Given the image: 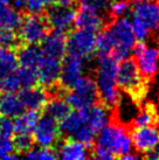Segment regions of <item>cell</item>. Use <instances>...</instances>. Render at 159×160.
Wrapping results in <instances>:
<instances>
[{
  "label": "cell",
  "mask_w": 159,
  "mask_h": 160,
  "mask_svg": "<svg viewBox=\"0 0 159 160\" xmlns=\"http://www.w3.org/2000/svg\"><path fill=\"white\" fill-rule=\"evenodd\" d=\"M98 64L95 71V83L97 88L98 99L111 110L117 109L121 101L119 88L117 87L118 61L111 55L98 58Z\"/></svg>",
  "instance_id": "6da1fadb"
},
{
  "label": "cell",
  "mask_w": 159,
  "mask_h": 160,
  "mask_svg": "<svg viewBox=\"0 0 159 160\" xmlns=\"http://www.w3.org/2000/svg\"><path fill=\"white\" fill-rule=\"evenodd\" d=\"M149 82L141 74L137 63L133 58H124L118 63L117 87L131 97L136 104L141 103L147 93Z\"/></svg>",
  "instance_id": "7a4b0ae2"
},
{
  "label": "cell",
  "mask_w": 159,
  "mask_h": 160,
  "mask_svg": "<svg viewBox=\"0 0 159 160\" xmlns=\"http://www.w3.org/2000/svg\"><path fill=\"white\" fill-rule=\"evenodd\" d=\"M131 26L137 41H145L159 21V2L156 0H135L131 4Z\"/></svg>",
  "instance_id": "3957f363"
},
{
  "label": "cell",
  "mask_w": 159,
  "mask_h": 160,
  "mask_svg": "<svg viewBox=\"0 0 159 160\" xmlns=\"http://www.w3.org/2000/svg\"><path fill=\"white\" fill-rule=\"evenodd\" d=\"M95 144L108 148L115 154L116 158H121L124 154L132 152V140L128 130L122 123L111 119L104 125L95 138Z\"/></svg>",
  "instance_id": "277c9868"
},
{
  "label": "cell",
  "mask_w": 159,
  "mask_h": 160,
  "mask_svg": "<svg viewBox=\"0 0 159 160\" xmlns=\"http://www.w3.org/2000/svg\"><path fill=\"white\" fill-rule=\"evenodd\" d=\"M110 32L114 49L111 56L117 61L128 58L132 52L133 45L136 43V36L133 34L131 21L126 17L112 19V21L106 27Z\"/></svg>",
  "instance_id": "5b68a950"
},
{
  "label": "cell",
  "mask_w": 159,
  "mask_h": 160,
  "mask_svg": "<svg viewBox=\"0 0 159 160\" xmlns=\"http://www.w3.org/2000/svg\"><path fill=\"white\" fill-rule=\"evenodd\" d=\"M64 98L74 110H81L93 105L98 101L95 80L89 76H81L70 89L66 91Z\"/></svg>",
  "instance_id": "8992f818"
},
{
  "label": "cell",
  "mask_w": 159,
  "mask_h": 160,
  "mask_svg": "<svg viewBox=\"0 0 159 160\" xmlns=\"http://www.w3.org/2000/svg\"><path fill=\"white\" fill-rule=\"evenodd\" d=\"M50 28L44 14L27 13L22 15L19 36L23 45H40Z\"/></svg>",
  "instance_id": "52a82bcc"
},
{
  "label": "cell",
  "mask_w": 159,
  "mask_h": 160,
  "mask_svg": "<svg viewBox=\"0 0 159 160\" xmlns=\"http://www.w3.org/2000/svg\"><path fill=\"white\" fill-rule=\"evenodd\" d=\"M61 131L59 128V122L53 117L46 115L40 116L35 128L33 130V139L38 146L41 147H58L59 142H61Z\"/></svg>",
  "instance_id": "ba28073f"
},
{
  "label": "cell",
  "mask_w": 159,
  "mask_h": 160,
  "mask_svg": "<svg viewBox=\"0 0 159 160\" xmlns=\"http://www.w3.org/2000/svg\"><path fill=\"white\" fill-rule=\"evenodd\" d=\"M135 61L141 74L147 81L153 78L159 71V54L158 49L147 47L144 41H137L133 45L132 52Z\"/></svg>",
  "instance_id": "9c48e42d"
},
{
  "label": "cell",
  "mask_w": 159,
  "mask_h": 160,
  "mask_svg": "<svg viewBox=\"0 0 159 160\" xmlns=\"http://www.w3.org/2000/svg\"><path fill=\"white\" fill-rule=\"evenodd\" d=\"M95 45L96 33L94 32L76 28L74 31H69L66 35L67 53L89 58L95 54Z\"/></svg>",
  "instance_id": "30bf717a"
},
{
  "label": "cell",
  "mask_w": 159,
  "mask_h": 160,
  "mask_svg": "<svg viewBox=\"0 0 159 160\" xmlns=\"http://www.w3.org/2000/svg\"><path fill=\"white\" fill-rule=\"evenodd\" d=\"M85 70V58L76 54L66 53L61 61V74L59 84L61 88L68 90L74 85L81 76H83Z\"/></svg>",
  "instance_id": "8fae6325"
},
{
  "label": "cell",
  "mask_w": 159,
  "mask_h": 160,
  "mask_svg": "<svg viewBox=\"0 0 159 160\" xmlns=\"http://www.w3.org/2000/svg\"><path fill=\"white\" fill-rule=\"evenodd\" d=\"M77 9L75 6H55L52 5L47 8L44 17L47 19L52 31L67 34L74 25Z\"/></svg>",
  "instance_id": "7c38bea8"
},
{
  "label": "cell",
  "mask_w": 159,
  "mask_h": 160,
  "mask_svg": "<svg viewBox=\"0 0 159 160\" xmlns=\"http://www.w3.org/2000/svg\"><path fill=\"white\" fill-rule=\"evenodd\" d=\"M132 146L139 153H147L159 144V126L149 125L141 128H132L130 130Z\"/></svg>",
  "instance_id": "4fadbf2b"
},
{
  "label": "cell",
  "mask_w": 159,
  "mask_h": 160,
  "mask_svg": "<svg viewBox=\"0 0 159 160\" xmlns=\"http://www.w3.org/2000/svg\"><path fill=\"white\" fill-rule=\"evenodd\" d=\"M61 61L59 58L46 56L42 54L38 64V83L44 89L58 84L61 74Z\"/></svg>",
  "instance_id": "5bb4252c"
},
{
  "label": "cell",
  "mask_w": 159,
  "mask_h": 160,
  "mask_svg": "<svg viewBox=\"0 0 159 160\" xmlns=\"http://www.w3.org/2000/svg\"><path fill=\"white\" fill-rule=\"evenodd\" d=\"M18 96L25 109L35 110V111H44V107L49 99L47 90L40 84L22 87L19 89Z\"/></svg>",
  "instance_id": "9a60e30c"
},
{
  "label": "cell",
  "mask_w": 159,
  "mask_h": 160,
  "mask_svg": "<svg viewBox=\"0 0 159 160\" xmlns=\"http://www.w3.org/2000/svg\"><path fill=\"white\" fill-rule=\"evenodd\" d=\"M74 26L75 28L90 31L97 34L101 29L104 28L105 21L98 11L81 6V9L76 12Z\"/></svg>",
  "instance_id": "2e32d148"
},
{
  "label": "cell",
  "mask_w": 159,
  "mask_h": 160,
  "mask_svg": "<svg viewBox=\"0 0 159 160\" xmlns=\"http://www.w3.org/2000/svg\"><path fill=\"white\" fill-rule=\"evenodd\" d=\"M56 152L58 158L64 160H84L90 157L88 145L73 138H68L66 140H62V142H59Z\"/></svg>",
  "instance_id": "e0dca14e"
},
{
  "label": "cell",
  "mask_w": 159,
  "mask_h": 160,
  "mask_svg": "<svg viewBox=\"0 0 159 160\" xmlns=\"http://www.w3.org/2000/svg\"><path fill=\"white\" fill-rule=\"evenodd\" d=\"M66 35L63 33L53 31L48 33L44 40L40 42V49L44 55L62 60L67 53Z\"/></svg>",
  "instance_id": "ac0fdd59"
},
{
  "label": "cell",
  "mask_w": 159,
  "mask_h": 160,
  "mask_svg": "<svg viewBox=\"0 0 159 160\" xmlns=\"http://www.w3.org/2000/svg\"><path fill=\"white\" fill-rule=\"evenodd\" d=\"M17 55H18L19 67L38 69V64L41 60L42 52L36 45H22L17 50Z\"/></svg>",
  "instance_id": "d6986e66"
},
{
  "label": "cell",
  "mask_w": 159,
  "mask_h": 160,
  "mask_svg": "<svg viewBox=\"0 0 159 160\" xmlns=\"http://www.w3.org/2000/svg\"><path fill=\"white\" fill-rule=\"evenodd\" d=\"M40 116H41L40 111H35V110L25 111L23 110L20 115L14 117V133H32Z\"/></svg>",
  "instance_id": "ffe728a7"
},
{
  "label": "cell",
  "mask_w": 159,
  "mask_h": 160,
  "mask_svg": "<svg viewBox=\"0 0 159 160\" xmlns=\"http://www.w3.org/2000/svg\"><path fill=\"white\" fill-rule=\"evenodd\" d=\"M25 110L18 95L13 92L4 93L0 96V115L14 118Z\"/></svg>",
  "instance_id": "44dd1931"
},
{
  "label": "cell",
  "mask_w": 159,
  "mask_h": 160,
  "mask_svg": "<svg viewBox=\"0 0 159 160\" xmlns=\"http://www.w3.org/2000/svg\"><path fill=\"white\" fill-rule=\"evenodd\" d=\"M70 111V105L63 96H52V97H49L48 102H47L44 109V112L46 115L53 117L54 119H56L58 122L61 120L62 118H64Z\"/></svg>",
  "instance_id": "7402d4cb"
},
{
  "label": "cell",
  "mask_w": 159,
  "mask_h": 160,
  "mask_svg": "<svg viewBox=\"0 0 159 160\" xmlns=\"http://www.w3.org/2000/svg\"><path fill=\"white\" fill-rule=\"evenodd\" d=\"M22 14L15 7L8 4L0 5V28H8L17 31L21 23Z\"/></svg>",
  "instance_id": "603a6c76"
},
{
  "label": "cell",
  "mask_w": 159,
  "mask_h": 160,
  "mask_svg": "<svg viewBox=\"0 0 159 160\" xmlns=\"http://www.w3.org/2000/svg\"><path fill=\"white\" fill-rule=\"evenodd\" d=\"M158 122H159L158 110L156 109L155 104L149 103L135 117V119L132 120V128L156 125L158 124Z\"/></svg>",
  "instance_id": "cb8c5ba5"
},
{
  "label": "cell",
  "mask_w": 159,
  "mask_h": 160,
  "mask_svg": "<svg viewBox=\"0 0 159 160\" xmlns=\"http://www.w3.org/2000/svg\"><path fill=\"white\" fill-rule=\"evenodd\" d=\"M14 7L27 13L42 14L50 6V0H14Z\"/></svg>",
  "instance_id": "d4e9b609"
},
{
  "label": "cell",
  "mask_w": 159,
  "mask_h": 160,
  "mask_svg": "<svg viewBox=\"0 0 159 160\" xmlns=\"http://www.w3.org/2000/svg\"><path fill=\"white\" fill-rule=\"evenodd\" d=\"M21 87V80H20V76H19L17 69L8 71L0 78V92L15 93L17 91H19Z\"/></svg>",
  "instance_id": "484cf974"
},
{
  "label": "cell",
  "mask_w": 159,
  "mask_h": 160,
  "mask_svg": "<svg viewBox=\"0 0 159 160\" xmlns=\"http://www.w3.org/2000/svg\"><path fill=\"white\" fill-rule=\"evenodd\" d=\"M23 45L20 40L19 33L14 29L8 28H0V47H6V48H12L18 50Z\"/></svg>",
  "instance_id": "4316f807"
},
{
  "label": "cell",
  "mask_w": 159,
  "mask_h": 160,
  "mask_svg": "<svg viewBox=\"0 0 159 160\" xmlns=\"http://www.w3.org/2000/svg\"><path fill=\"white\" fill-rule=\"evenodd\" d=\"M13 148L14 152L17 154H25L27 151H29L33 144H34V139L31 136V133H15V137L13 138Z\"/></svg>",
  "instance_id": "83f0119b"
},
{
  "label": "cell",
  "mask_w": 159,
  "mask_h": 160,
  "mask_svg": "<svg viewBox=\"0 0 159 160\" xmlns=\"http://www.w3.org/2000/svg\"><path fill=\"white\" fill-rule=\"evenodd\" d=\"M0 63L7 71L15 70L18 68V55L17 50L6 47H0Z\"/></svg>",
  "instance_id": "f1b7e54d"
},
{
  "label": "cell",
  "mask_w": 159,
  "mask_h": 160,
  "mask_svg": "<svg viewBox=\"0 0 159 160\" xmlns=\"http://www.w3.org/2000/svg\"><path fill=\"white\" fill-rule=\"evenodd\" d=\"M26 158L29 159H39V160H52L58 158V152L52 147H32L29 151L25 153Z\"/></svg>",
  "instance_id": "f546056e"
},
{
  "label": "cell",
  "mask_w": 159,
  "mask_h": 160,
  "mask_svg": "<svg viewBox=\"0 0 159 160\" xmlns=\"http://www.w3.org/2000/svg\"><path fill=\"white\" fill-rule=\"evenodd\" d=\"M108 8L111 18L117 19L121 17H125V14L131 8V2L130 0H110Z\"/></svg>",
  "instance_id": "4dcf8cb0"
},
{
  "label": "cell",
  "mask_w": 159,
  "mask_h": 160,
  "mask_svg": "<svg viewBox=\"0 0 159 160\" xmlns=\"http://www.w3.org/2000/svg\"><path fill=\"white\" fill-rule=\"evenodd\" d=\"M13 134V122L9 117L0 115V139H12Z\"/></svg>",
  "instance_id": "1f68e13d"
},
{
  "label": "cell",
  "mask_w": 159,
  "mask_h": 160,
  "mask_svg": "<svg viewBox=\"0 0 159 160\" xmlns=\"http://www.w3.org/2000/svg\"><path fill=\"white\" fill-rule=\"evenodd\" d=\"M90 157H93L95 159H100V160H111L115 159L116 157L115 154L110 152L108 148L103 146H100V145H94L93 146V151L90 153Z\"/></svg>",
  "instance_id": "d6a6232c"
},
{
  "label": "cell",
  "mask_w": 159,
  "mask_h": 160,
  "mask_svg": "<svg viewBox=\"0 0 159 160\" xmlns=\"http://www.w3.org/2000/svg\"><path fill=\"white\" fill-rule=\"evenodd\" d=\"M76 1H79L80 5L83 7L93 8L98 12L108 8V5L110 2V0H76Z\"/></svg>",
  "instance_id": "836d02e7"
},
{
  "label": "cell",
  "mask_w": 159,
  "mask_h": 160,
  "mask_svg": "<svg viewBox=\"0 0 159 160\" xmlns=\"http://www.w3.org/2000/svg\"><path fill=\"white\" fill-rule=\"evenodd\" d=\"M13 152L14 148L12 139H0V159H5V157Z\"/></svg>",
  "instance_id": "e575fe53"
},
{
  "label": "cell",
  "mask_w": 159,
  "mask_h": 160,
  "mask_svg": "<svg viewBox=\"0 0 159 160\" xmlns=\"http://www.w3.org/2000/svg\"><path fill=\"white\" fill-rule=\"evenodd\" d=\"M76 0H50V6H75Z\"/></svg>",
  "instance_id": "d590c367"
},
{
  "label": "cell",
  "mask_w": 159,
  "mask_h": 160,
  "mask_svg": "<svg viewBox=\"0 0 159 160\" xmlns=\"http://www.w3.org/2000/svg\"><path fill=\"white\" fill-rule=\"evenodd\" d=\"M121 159H123V160H136V159H138V156L137 154H132V153L130 152V153H128V154H124V156L121 157Z\"/></svg>",
  "instance_id": "8d00e7d4"
},
{
  "label": "cell",
  "mask_w": 159,
  "mask_h": 160,
  "mask_svg": "<svg viewBox=\"0 0 159 160\" xmlns=\"http://www.w3.org/2000/svg\"><path fill=\"white\" fill-rule=\"evenodd\" d=\"M7 72H8V71L6 70V69L4 68V66L0 63V78H1V77L5 75V74H7Z\"/></svg>",
  "instance_id": "74e56055"
},
{
  "label": "cell",
  "mask_w": 159,
  "mask_h": 160,
  "mask_svg": "<svg viewBox=\"0 0 159 160\" xmlns=\"http://www.w3.org/2000/svg\"><path fill=\"white\" fill-rule=\"evenodd\" d=\"M157 29L159 31V21H158V25H157Z\"/></svg>",
  "instance_id": "f35d334b"
},
{
  "label": "cell",
  "mask_w": 159,
  "mask_h": 160,
  "mask_svg": "<svg viewBox=\"0 0 159 160\" xmlns=\"http://www.w3.org/2000/svg\"><path fill=\"white\" fill-rule=\"evenodd\" d=\"M158 54H159V47H158Z\"/></svg>",
  "instance_id": "ab89813d"
},
{
  "label": "cell",
  "mask_w": 159,
  "mask_h": 160,
  "mask_svg": "<svg viewBox=\"0 0 159 160\" xmlns=\"http://www.w3.org/2000/svg\"><path fill=\"white\" fill-rule=\"evenodd\" d=\"M158 117H159V113H158Z\"/></svg>",
  "instance_id": "60d3db41"
}]
</instances>
